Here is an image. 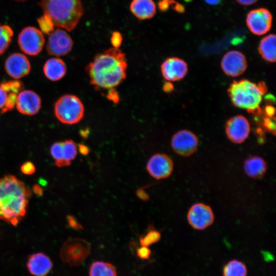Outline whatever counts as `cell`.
I'll list each match as a JSON object with an SVG mask.
<instances>
[{
	"label": "cell",
	"mask_w": 276,
	"mask_h": 276,
	"mask_svg": "<svg viewBox=\"0 0 276 276\" xmlns=\"http://www.w3.org/2000/svg\"><path fill=\"white\" fill-rule=\"evenodd\" d=\"M78 149L80 153L82 155H87L90 151L89 147L83 144H80Z\"/></svg>",
	"instance_id": "44"
},
{
	"label": "cell",
	"mask_w": 276,
	"mask_h": 276,
	"mask_svg": "<svg viewBox=\"0 0 276 276\" xmlns=\"http://www.w3.org/2000/svg\"><path fill=\"white\" fill-rule=\"evenodd\" d=\"M62 142L63 159L68 166L76 157L78 147L76 143L71 140H65Z\"/></svg>",
	"instance_id": "26"
},
{
	"label": "cell",
	"mask_w": 276,
	"mask_h": 276,
	"mask_svg": "<svg viewBox=\"0 0 276 276\" xmlns=\"http://www.w3.org/2000/svg\"><path fill=\"white\" fill-rule=\"evenodd\" d=\"M174 86L170 81H167L165 82L163 85V90L167 93L172 92L174 90Z\"/></svg>",
	"instance_id": "43"
},
{
	"label": "cell",
	"mask_w": 276,
	"mask_h": 276,
	"mask_svg": "<svg viewBox=\"0 0 276 276\" xmlns=\"http://www.w3.org/2000/svg\"><path fill=\"white\" fill-rule=\"evenodd\" d=\"M239 4L243 6H250L256 3L258 0H236Z\"/></svg>",
	"instance_id": "46"
},
{
	"label": "cell",
	"mask_w": 276,
	"mask_h": 276,
	"mask_svg": "<svg viewBox=\"0 0 276 276\" xmlns=\"http://www.w3.org/2000/svg\"><path fill=\"white\" fill-rule=\"evenodd\" d=\"M31 191L12 175L0 178V219L13 225L25 216Z\"/></svg>",
	"instance_id": "2"
},
{
	"label": "cell",
	"mask_w": 276,
	"mask_h": 276,
	"mask_svg": "<svg viewBox=\"0 0 276 276\" xmlns=\"http://www.w3.org/2000/svg\"><path fill=\"white\" fill-rule=\"evenodd\" d=\"M54 112L61 123L73 125L80 122L84 114V107L80 99L73 95H65L55 102Z\"/></svg>",
	"instance_id": "5"
},
{
	"label": "cell",
	"mask_w": 276,
	"mask_h": 276,
	"mask_svg": "<svg viewBox=\"0 0 276 276\" xmlns=\"http://www.w3.org/2000/svg\"><path fill=\"white\" fill-rule=\"evenodd\" d=\"M16 107L21 114L27 116L35 115L41 107L40 97L31 90H21L17 96Z\"/></svg>",
	"instance_id": "16"
},
{
	"label": "cell",
	"mask_w": 276,
	"mask_h": 276,
	"mask_svg": "<svg viewBox=\"0 0 276 276\" xmlns=\"http://www.w3.org/2000/svg\"><path fill=\"white\" fill-rule=\"evenodd\" d=\"M129 8L131 13L140 20L152 18L156 12V7L153 0H132Z\"/></svg>",
	"instance_id": "19"
},
{
	"label": "cell",
	"mask_w": 276,
	"mask_h": 276,
	"mask_svg": "<svg viewBox=\"0 0 276 276\" xmlns=\"http://www.w3.org/2000/svg\"><path fill=\"white\" fill-rule=\"evenodd\" d=\"M205 2L210 5H216L219 4L222 0H204Z\"/></svg>",
	"instance_id": "47"
},
{
	"label": "cell",
	"mask_w": 276,
	"mask_h": 276,
	"mask_svg": "<svg viewBox=\"0 0 276 276\" xmlns=\"http://www.w3.org/2000/svg\"><path fill=\"white\" fill-rule=\"evenodd\" d=\"M39 5L55 26L70 32L76 28L83 14L81 0H41Z\"/></svg>",
	"instance_id": "3"
},
{
	"label": "cell",
	"mask_w": 276,
	"mask_h": 276,
	"mask_svg": "<svg viewBox=\"0 0 276 276\" xmlns=\"http://www.w3.org/2000/svg\"><path fill=\"white\" fill-rule=\"evenodd\" d=\"M198 137L188 130H181L176 132L171 139V145L173 151L182 156H189L197 149Z\"/></svg>",
	"instance_id": "9"
},
{
	"label": "cell",
	"mask_w": 276,
	"mask_h": 276,
	"mask_svg": "<svg viewBox=\"0 0 276 276\" xmlns=\"http://www.w3.org/2000/svg\"><path fill=\"white\" fill-rule=\"evenodd\" d=\"M247 66L246 57L238 51L232 50L226 52L221 61V67L223 72L233 77L242 75Z\"/></svg>",
	"instance_id": "13"
},
{
	"label": "cell",
	"mask_w": 276,
	"mask_h": 276,
	"mask_svg": "<svg viewBox=\"0 0 276 276\" xmlns=\"http://www.w3.org/2000/svg\"><path fill=\"white\" fill-rule=\"evenodd\" d=\"M263 126L264 128L271 133L275 134V124L272 118L265 117L263 119Z\"/></svg>",
	"instance_id": "33"
},
{
	"label": "cell",
	"mask_w": 276,
	"mask_h": 276,
	"mask_svg": "<svg viewBox=\"0 0 276 276\" xmlns=\"http://www.w3.org/2000/svg\"><path fill=\"white\" fill-rule=\"evenodd\" d=\"M27 267L29 272L34 276H46L51 270L53 263L46 255L37 252L29 256Z\"/></svg>",
	"instance_id": "18"
},
{
	"label": "cell",
	"mask_w": 276,
	"mask_h": 276,
	"mask_svg": "<svg viewBox=\"0 0 276 276\" xmlns=\"http://www.w3.org/2000/svg\"><path fill=\"white\" fill-rule=\"evenodd\" d=\"M225 130L228 139L231 142L235 144H241L248 137L250 126L244 116L237 115L227 121Z\"/></svg>",
	"instance_id": "12"
},
{
	"label": "cell",
	"mask_w": 276,
	"mask_h": 276,
	"mask_svg": "<svg viewBox=\"0 0 276 276\" xmlns=\"http://www.w3.org/2000/svg\"><path fill=\"white\" fill-rule=\"evenodd\" d=\"M233 105L238 108L246 109L248 112L259 113V107L263 94L258 84L247 79L233 81L227 89Z\"/></svg>",
	"instance_id": "4"
},
{
	"label": "cell",
	"mask_w": 276,
	"mask_h": 276,
	"mask_svg": "<svg viewBox=\"0 0 276 276\" xmlns=\"http://www.w3.org/2000/svg\"><path fill=\"white\" fill-rule=\"evenodd\" d=\"M137 196L144 201H147L149 199V195L145 192L143 188L139 189L136 192Z\"/></svg>",
	"instance_id": "39"
},
{
	"label": "cell",
	"mask_w": 276,
	"mask_h": 276,
	"mask_svg": "<svg viewBox=\"0 0 276 276\" xmlns=\"http://www.w3.org/2000/svg\"><path fill=\"white\" fill-rule=\"evenodd\" d=\"M38 24L40 31L44 34L50 35L54 30V25L47 15L43 14L38 19Z\"/></svg>",
	"instance_id": "29"
},
{
	"label": "cell",
	"mask_w": 276,
	"mask_h": 276,
	"mask_svg": "<svg viewBox=\"0 0 276 276\" xmlns=\"http://www.w3.org/2000/svg\"><path fill=\"white\" fill-rule=\"evenodd\" d=\"M7 96V93L0 85V109L4 107Z\"/></svg>",
	"instance_id": "42"
},
{
	"label": "cell",
	"mask_w": 276,
	"mask_h": 276,
	"mask_svg": "<svg viewBox=\"0 0 276 276\" xmlns=\"http://www.w3.org/2000/svg\"><path fill=\"white\" fill-rule=\"evenodd\" d=\"M173 162L167 154L157 153L152 155L147 162L146 168L149 174L156 179H164L171 174Z\"/></svg>",
	"instance_id": "14"
},
{
	"label": "cell",
	"mask_w": 276,
	"mask_h": 276,
	"mask_svg": "<svg viewBox=\"0 0 276 276\" xmlns=\"http://www.w3.org/2000/svg\"><path fill=\"white\" fill-rule=\"evenodd\" d=\"M264 112L266 117L272 118L274 116L275 108L271 105H267L264 107Z\"/></svg>",
	"instance_id": "40"
},
{
	"label": "cell",
	"mask_w": 276,
	"mask_h": 276,
	"mask_svg": "<svg viewBox=\"0 0 276 276\" xmlns=\"http://www.w3.org/2000/svg\"><path fill=\"white\" fill-rule=\"evenodd\" d=\"M244 170L246 174L254 179L262 177L266 172L267 164L261 157L257 155L250 156L244 163Z\"/></svg>",
	"instance_id": "21"
},
{
	"label": "cell",
	"mask_w": 276,
	"mask_h": 276,
	"mask_svg": "<svg viewBox=\"0 0 276 276\" xmlns=\"http://www.w3.org/2000/svg\"><path fill=\"white\" fill-rule=\"evenodd\" d=\"M122 41L123 37L121 33L118 31L113 32L110 37V42L113 48L119 49Z\"/></svg>",
	"instance_id": "32"
},
{
	"label": "cell",
	"mask_w": 276,
	"mask_h": 276,
	"mask_svg": "<svg viewBox=\"0 0 276 276\" xmlns=\"http://www.w3.org/2000/svg\"><path fill=\"white\" fill-rule=\"evenodd\" d=\"M32 190L35 194L38 196H42L43 194V190L39 185H34L33 186Z\"/></svg>",
	"instance_id": "45"
},
{
	"label": "cell",
	"mask_w": 276,
	"mask_h": 276,
	"mask_svg": "<svg viewBox=\"0 0 276 276\" xmlns=\"http://www.w3.org/2000/svg\"><path fill=\"white\" fill-rule=\"evenodd\" d=\"M89 276H117L115 267L111 263L95 261L90 265Z\"/></svg>",
	"instance_id": "23"
},
{
	"label": "cell",
	"mask_w": 276,
	"mask_h": 276,
	"mask_svg": "<svg viewBox=\"0 0 276 276\" xmlns=\"http://www.w3.org/2000/svg\"><path fill=\"white\" fill-rule=\"evenodd\" d=\"M222 273L223 276H247V270L243 262L234 259L225 265Z\"/></svg>",
	"instance_id": "24"
},
{
	"label": "cell",
	"mask_w": 276,
	"mask_h": 276,
	"mask_svg": "<svg viewBox=\"0 0 276 276\" xmlns=\"http://www.w3.org/2000/svg\"><path fill=\"white\" fill-rule=\"evenodd\" d=\"M64 62L59 58H52L45 62L43 71L45 77L51 81H57L61 79L66 73Z\"/></svg>",
	"instance_id": "20"
},
{
	"label": "cell",
	"mask_w": 276,
	"mask_h": 276,
	"mask_svg": "<svg viewBox=\"0 0 276 276\" xmlns=\"http://www.w3.org/2000/svg\"><path fill=\"white\" fill-rule=\"evenodd\" d=\"M187 217L189 224L197 230L205 229L214 220L211 208L203 203H196L192 205L188 212Z\"/></svg>",
	"instance_id": "11"
},
{
	"label": "cell",
	"mask_w": 276,
	"mask_h": 276,
	"mask_svg": "<svg viewBox=\"0 0 276 276\" xmlns=\"http://www.w3.org/2000/svg\"><path fill=\"white\" fill-rule=\"evenodd\" d=\"M127 67L125 54L112 47L97 54L85 70L90 84L96 89H109L126 78Z\"/></svg>",
	"instance_id": "1"
},
{
	"label": "cell",
	"mask_w": 276,
	"mask_h": 276,
	"mask_svg": "<svg viewBox=\"0 0 276 276\" xmlns=\"http://www.w3.org/2000/svg\"><path fill=\"white\" fill-rule=\"evenodd\" d=\"M18 43L21 50L26 54L35 56L42 50L45 39L40 30L33 27L24 28L18 36Z\"/></svg>",
	"instance_id": "7"
},
{
	"label": "cell",
	"mask_w": 276,
	"mask_h": 276,
	"mask_svg": "<svg viewBox=\"0 0 276 276\" xmlns=\"http://www.w3.org/2000/svg\"><path fill=\"white\" fill-rule=\"evenodd\" d=\"M107 98L116 104L118 103L120 101L119 93L114 88L109 89L107 95Z\"/></svg>",
	"instance_id": "37"
},
{
	"label": "cell",
	"mask_w": 276,
	"mask_h": 276,
	"mask_svg": "<svg viewBox=\"0 0 276 276\" xmlns=\"http://www.w3.org/2000/svg\"><path fill=\"white\" fill-rule=\"evenodd\" d=\"M35 170L36 169L34 165L30 161L26 162L20 166L21 172L25 175H32L35 173Z\"/></svg>",
	"instance_id": "34"
},
{
	"label": "cell",
	"mask_w": 276,
	"mask_h": 276,
	"mask_svg": "<svg viewBox=\"0 0 276 276\" xmlns=\"http://www.w3.org/2000/svg\"><path fill=\"white\" fill-rule=\"evenodd\" d=\"M13 35L12 29L8 25L0 23V55L8 48Z\"/></svg>",
	"instance_id": "25"
},
{
	"label": "cell",
	"mask_w": 276,
	"mask_h": 276,
	"mask_svg": "<svg viewBox=\"0 0 276 276\" xmlns=\"http://www.w3.org/2000/svg\"><path fill=\"white\" fill-rule=\"evenodd\" d=\"M90 251L89 243L81 238H72L63 244L61 255L64 262L72 266L82 264L87 258Z\"/></svg>",
	"instance_id": "6"
},
{
	"label": "cell",
	"mask_w": 276,
	"mask_h": 276,
	"mask_svg": "<svg viewBox=\"0 0 276 276\" xmlns=\"http://www.w3.org/2000/svg\"><path fill=\"white\" fill-rule=\"evenodd\" d=\"M5 68L11 77L18 79L27 76L30 72L31 64L24 55L15 53L10 55L6 60Z\"/></svg>",
	"instance_id": "17"
},
{
	"label": "cell",
	"mask_w": 276,
	"mask_h": 276,
	"mask_svg": "<svg viewBox=\"0 0 276 276\" xmlns=\"http://www.w3.org/2000/svg\"><path fill=\"white\" fill-rule=\"evenodd\" d=\"M171 0H162L158 3V7L160 11H166L170 7Z\"/></svg>",
	"instance_id": "41"
},
{
	"label": "cell",
	"mask_w": 276,
	"mask_h": 276,
	"mask_svg": "<svg viewBox=\"0 0 276 276\" xmlns=\"http://www.w3.org/2000/svg\"><path fill=\"white\" fill-rule=\"evenodd\" d=\"M17 94L10 92L7 94V96L4 107L2 108V112L4 113L7 111L11 110L16 105Z\"/></svg>",
	"instance_id": "31"
},
{
	"label": "cell",
	"mask_w": 276,
	"mask_h": 276,
	"mask_svg": "<svg viewBox=\"0 0 276 276\" xmlns=\"http://www.w3.org/2000/svg\"><path fill=\"white\" fill-rule=\"evenodd\" d=\"M17 1H25V0H17Z\"/></svg>",
	"instance_id": "50"
},
{
	"label": "cell",
	"mask_w": 276,
	"mask_h": 276,
	"mask_svg": "<svg viewBox=\"0 0 276 276\" xmlns=\"http://www.w3.org/2000/svg\"><path fill=\"white\" fill-rule=\"evenodd\" d=\"M74 41L64 29L58 28L50 34L47 45V51L52 56L59 57L67 54L72 50Z\"/></svg>",
	"instance_id": "10"
},
{
	"label": "cell",
	"mask_w": 276,
	"mask_h": 276,
	"mask_svg": "<svg viewBox=\"0 0 276 276\" xmlns=\"http://www.w3.org/2000/svg\"><path fill=\"white\" fill-rule=\"evenodd\" d=\"M173 9L178 13H183L185 11V8L182 4L177 2L174 0H171V6Z\"/></svg>",
	"instance_id": "38"
},
{
	"label": "cell",
	"mask_w": 276,
	"mask_h": 276,
	"mask_svg": "<svg viewBox=\"0 0 276 276\" xmlns=\"http://www.w3.org/2000/svg\"><path fill=\"white\" fill-rule=\"evenodd\" d=\"M50 153L56 166L59 168L67 166L63 159L62 142H57L52 144L50 148Z\"/></svg>",
	"instance_id": "27"
},
{
	"label": "cell",
	"mask_w": 276,
	"mask_h": 276,
	"mask_svg": "<svg viewBox=\"0 0 276 276\" xmlns=\"http://www.w3.org/2000/svg\"><path fill=\"white\" fill-rule=\"evenodd\" d=\"M151 253L150 249L148 247L144 246L138 248L136 251L137 256L143 260L149 259Z\"/></svg>",
	"instance_id": "36"
},
{
	"label": "cell",
	"mask_w": 276,
	"mask_h": 276,
	"mask_svg": "<svg viewBox=\"0 0 276 276\" xmlns=\"http://www.w3.org/2000/svg\"><path fill=\"white\" fill-rule=\"evenodd\" d=\"M185 2H190L191 1H192L193 0H184Z\"/></svg>",
	"instance_id": "49"
},
{
	"label": "cell",
	"mask_w": 276,
	"mask_h": 276,
	"mask_svg": "<svg viewBox=\"0 0 276 276\" xmlns=\"http://www.w3.org/2000/svg\"><path fill=\"white\" fill-rule=\"evenodd\" d=\"M246 23L249 30L254 34L260 36L269 31L272 23L270 12L264 8L250 11L246 18Z\"/></svg>",
	"instance_id": "8"
},
{
	"label": "cell",
	"mask_w": 276,
	"mask_h": 276,
	"mask_svg": "<svg viewBox=\"0 0 276 276\" xmlns=\"http://www.w3.org/2000/svg\"><path fill=\"white\" fill-rule=\"evenodd\" d=\"M88 130L87 129H84V130H81L80 131V135L83 137V138H86L87 137L88 135Z\"/></svg>",
	"instance_id": "48"
},
{
	"label": "cell",
	"mask_w": 276,
	"mask_h": 276,
	"mask_svg": "<svg viewBox=\"0 0 276 276\" xmlns=\"http://www.w3.org/2000/svg\"><path fill=\"white\" fill-rule=\"evenodd\" d=\"M160 70L163 77L167 81H176L182 79L187 75L188 64L178 57H169L162 63Z\"/></svg>",
	"instance_id": "15"
},
{
	"label": "cell",
	"mask_w": 276,
	"mask_h": 276,
	"mask_svg": "<svg viewBox=\"0 0 276 276\" xmlns=\"http://www.w3.org/2000/svg\"><path fill=\"white\" fill-rule=\"evenodd\" d=\"M0 85L7 94L13 92L18 94L23 87L22 83L17 80L3 82Z\"/></svg>",
	"instance_id": "30"
},
{
	"label": "cell",
	"mask_w": 276,
	"mask_h": 276,
	"mask_svg": "<svg viewBox=\"0 0 276 276\" xmlns=\"http://www.w3.org/2000/svg\"><path fill=\"white\" fill-rule=\"evenodd\" d=\"M161 238L159 231L154 228L152 226H149L147 232L140 237L139 241L142 246H149L157 242Z\"/></svg>",
	"instance_id": "28"
},
{
	"label": "cell",
	"mask_w": 276,
	"mask_h": 276,
	"mask_svg": "<svg viewBox=\"0 0 276 276\" xmlns=\"http://www.w3.org/2000/svg\"><path fill=\"white\" fill-rule=\"evenodd\" d=\"M275 38L274 34H270L261 40L258 47L262 58L271 63L275 61Z\"/></svg>",
	"instance_id": "22"
},
{
	"label": "cell",
	"mask_w": 276,
	"mask_h": 276,
	"mask_svg": "<svg viewBox=\"0 0 276 276\" xmlns=\"http://www.w3.org/2000/svg\"><path fill=\"white\" fill-rule=\"evenodd\" d=\"M66 220L68 227L75 230L83 229L82 226L78 222L74 216L68 215L66 217Z\"/></svg>",
	"instance_id": "35"
}]
</instances>
